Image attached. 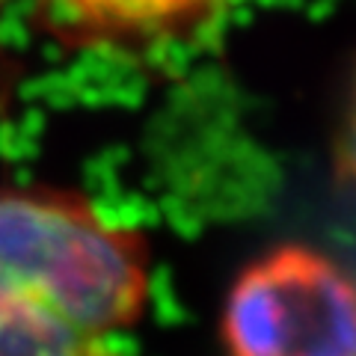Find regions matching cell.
Returning a JSON list of instances; mask_svg holds the SVG:
<instances>
[{
  "label": "cell",
  "instance_id": "obj_1",
  "mask_svg": "<svg viewBox=\"0 0 356 356\" xmlns=\"http://www.w3.org/2000/svg\"><path fill=\"white\" fill-rule=\"evenodd\" d=\"M152 282L146 232L98 199L60 184L0 181V294L119 339L146 318Z\"/></svg>",
  "mask_w": 356,
  "mask_h": 356
},
{
  "label": "cell",
  "instance_id": "obj_2",
  "mask_svg": "<svg viewBox=\"0 0 356 356\" xmlns=\"http://www.w3.org/2000/svg\"><path fill=\"white\" fill-rule=\"evenodd\" d=\"M220 330L232 356H356V280L309 247L270 250L232 282Z\"/></svg>",
  "mask_w": 356,
  "mask_h": 356
},
{
  "label": "cell",
  "instance_id": "obj_3",
  "mask_svg": "<svg viewBox=\"0 0 356 356\" xmlns=\"http://www.w3.org/2000/svg\"><path fill=\"white\" fill-rule=\"evenodd\" d=\"M24 18L72 51L146 57L208 24L220 0H15Z\"/></svg>",
  "mask_w": 356,
  "mask_h": 356
},
{
  "label": "cell",
  "instance_id": "obj_4",
  "mask_svg": "<svg viewBox=\"0 0 356 356\" xmlns=\"http://www.w3.org/2000/svg\"><path fill=\"white\" fill-rule=\"evenodd\" d=\"M0 356H125L119 339L92 336L33 300L0 294Z\"/></svg>",
  "mask_w": 356,
  "mask_h": 356
},
{
  "label": "cell",
  "instance_id": "obj_5",
  "mask_svg": "<svg viewBox=\"0 0 356 356\" xmlns=\"http://www.w3.org/2000/svg\"><path fill=\"white\" fill-rule=\"evenodd\" d=\"M341 161L348 170L350 181L356 187V83H353V95H350V107H348V122H344V137H341Z\"/></svg>",
  "mask_w": 356,
  "mask_h": 356
}]
</instances>
